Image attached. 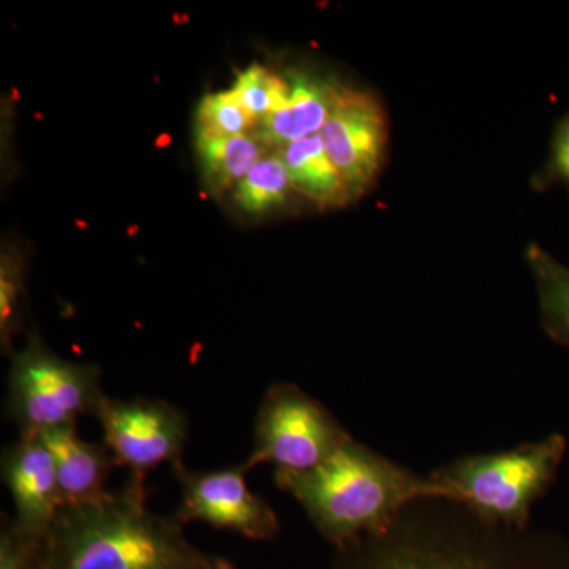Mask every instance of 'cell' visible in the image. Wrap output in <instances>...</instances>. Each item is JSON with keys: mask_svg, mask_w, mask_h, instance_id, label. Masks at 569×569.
I'll return each instance as SVG.
<instances>
[{"mask_svg": "<svg viewBox=\"0 0 569 569\" xmlns=\"http://www.w3.org/2000/svg\"><path fill=\"white\" fill-rule=\"evenodd\" d=\"M43 569H230L198 549L174 516L148 507L146 479L132 477L91 503L62 507L41 545Z\"/></svg>", "mask_w": 569, "mask_h": 569, "instance_id": "cell-1", "label": "cell"}, {"mask_svg": "<svg viewBox=\"0 0 569 569\" xmlns=\"http://www.w3.org/2000/svg\"><path fill=\"white\" fill-rule=\"evenodd\" d=\"M274 481L301 505L318 533L340 550L366 538L388 537L413 501L448 498L432 478L397 466L353 437L321 466L305 473H274Z\"/></svg>", "mask_w": 569, "mask_h": 569, "instance_id": "cell-2", "label": "cell"}, {"mask_svg": "<svg viewBox=\"0 0 569 569\" xmlns=\"http://www.w3.org/2000/svg\"><path fill=\"white\" fill-rule=\"evenodd\" d=\"M567 455V438L552 433L509 451L466 456L430 475L485 526L523 531L531 508L556 482Z\"/></svg>", "mask_w": 569, "mask_h": 569, "instance_id": "cell-3", "label": "cell"}, {"mask_svg": "<svg viewBox=\"0 0 569 569\" xmlns=\"http://www.w3.org/2000/svg\"><path fill=\"white\" fill-rule=\"evenodd\" d=\"M103 396L99 367L52 353L39 336L11 355L6 413L22 438L77 426L78 419L93 415Z\"/></svg>", "mask_w": 569, "mask_h": 569, "instance_id": "cell-4", "label": "cell"}, {"mask_svg": "<svg viewBox=\"0 0 569 569\" xmlns=\"http://www.w3.org/2000/svg\"><path fill=\"white\" fill-rule=\"evenodd\" d=\"M335 415L291 383L269 387L258 408L253 448L242 466H274V473L312 470L350 440Z\"/></svg>", "mask_w": 569, "mask_h": 569, "instance_id": "cell-5", "label": "cell"}, {"mask_svg": "<svg viewBox=\"0 0 569 569\" xmlns=\"http://www.w3.org/2000/svg\"><path fill=\"white\" fill-rule=\"evenodd\" d=\"M92 417L102 427L104 447L132 477L146 479L153 468L182 460L190 422L186 411L168 400L104 395Z\"/></svg>", "mask_w": 569, "mask_h": 569, "instance_id": "cell-6", "label": "cell"}, {"mask_svg": "<svg viewBox=\"0 0 569 569\" xmlns=\"http://www.w3.org/2000/svg\"><path fill=\"white\" fill-rule=\"evenodd\" d=\"M171 470L181 488V501L173 516L182 526L208 523L253 541H271L279 535L274 508L249 488V471L242 463L223 470L194 471L181 460Z\"/></svg>", "mask_w": 569, "mask_h": 569, "instance_id": "cell-7", "label": "cell"}, {"mask_svg": "<svg viewBox=\"0 0 569 569\" xmlns=\"http://www.w3.org/2000/svg\"><path fill=\"white\" fill-rule=\"evenodd\" d=\"M320 137L350 200L365 197L380 174L388 148L387 112L377 97L346 86Z\"/></svg>", "mask_w": 569, "mask_h": 569, "instance_id": "cell-8", "label": "cell"}, {"mask_svg": "<svg viewBox=\"0 0 569 569\" xmlns=\"http://www.w3.org/2000/svg\"><path fill=\"white\" fill-rule=\"evenodd\" d=\"M351 569H569V561L550 553L511 557L456 539H378Z\"/></svg>", "mask_w": 569, "mask_h": 569, "instance_id": "cell-9", "label": "cell"}, {"mask_svg": "<svg viewBox=\"0 0 569 569\" xmlns=\"http://www.w3.org/2000/svg\"><path fill=\"white\" fill-rule=\"evenodd\" d=\"M0 473L13 500V526L43 541L63 507L50 451L39 437H20L3 449Z\"/></svg>", "mask_w": 569, "mask_h": 569, "instance_id": "cell-10", "label": "cell"}, {"mask_svg": "<svg viewBox=\"0 0 569 569\" xmlns=\"http://www.w3.org/2000/svg\"><path fill=\"white\" fill-rule=\"evenodd\" d=\"M288 99L274 114L258 126L257 137L271 148L318 134L335 110L346 84L318 71L288 69Z\"/></svg>", "mask_w": 569, "mask_h": 569, "instance_id": "cell-11", "label": "cell"}, {"mask_svg": "<svg viewBox=\"0 0 569 569\" xmlns=\"http://www.w3.org/2000/svg\"><path fill=\"white\" fill-rule=\"evenodd\" d=\"M39 438L54 462L63 507L91 503L108 492V479L118 463L103 441L84 440L77 426L48 430Z\"/></svg>", "mask_w": 569, "mask_h": 569, "instance_id": "cell-12", "label": "cell"}, {"mask_svg": "<svg viewBox=\"0 0 569 569\" xmlns=\"http://www.w3.org/2000/svg\"><path fill=\"white\" fill-rule=\"evenodd\" d=\"M296 192L323 209L343 208L350 194L342 176L326 152L320 133L279 149Z\"/></svg>", "mask_w": 569, "mask_h": 569, "instance_id": "cell-13", "label": "cell"}, {"mask_svg": "<svg viewBox=\"0 0 569 569\" xmlns=\"http://www.w3.org/2000/svg\"><path fill=\"white\" fill-rule=\"evenodd\" d=\"M198 164L203 173L206 187L213 194L236 189L252 171L254 164L269 153L257 133L238 137H213L197 133Z\"/></svg>", "mask_w": 569, "mask_h": 569, "instance_id": "cell-14", "label": "cell"}, {"mask_svg": "<svg viewBox=\"0 0 569 569\" xmlns=\"http://www.w3.org/2000/svg\"><path fill=\"white\" fill-rule=\"evenodd\" d=\"M526 261L538 291L539 318L553 342L569 348V266L530 242Z\"/></svg>", "mask_w": 569, "mask_h": 569, "instance_id": "cell-15", "label": "cell"}, {"mask_svg": "<svg viewBox=\"0 0 569 569\" xmlns=\"http://www.w3.org/2000/svg\"><path fill=\"white\" fill-rule=\"evenodd\" d=\"M293 189L282 156L266 153L234 189V203L247 213H264L282 208Z\"/></svg>", "mask_w": 569, "mask_h": 569, "instance_id": "cell-16", "label": "cell"}, {"mask_svg": "<svg viewBox=\"0 0 569 569\" xmlns=\"http://www.w3.org/2000/svg\"><path fill=\"white\" fill-rule=\"evenodd\" d=\"M230 89L239 102L244 104L257 126L279 111L288 99V81L284 74L276 73L260 63H252L238 71Z\"/></svg>", "mask_w": 569, "mask_h": 569, "instance_id": "cell-17", "label": "cell"}, {"mask_svg": "<svg viewBox=\"0 0 569 569\" xmlns=\"http://www.w3.org/2000/svg\"><path fill=\"white\" fill-rule=\"evenodd\" d=\"M253 126L257 122L231 89L208 93L198 104L197 133L238 137L250 133Z\"/></svg>", "mask_w": 569, "mask_h": 569, "instance_id": "cell-18", "label": "cell"}, {"mask_svg": "<svg viewBox=\"0 0 569 569\" xmlns=\"http://www.w3.org/2000/svg\"><path fill=\"white\" fill-rule=\"evenodd\" d=\"M22 293L24 283L18 258L3 254L0 268V340L3 351H10L13 337L21 328Z\"/></svg>", "mask_w": 569, "mask_h": 569, "instance_id": "cell-19", "label": "cell"}, {"mask_svg": "<svg viewBox=\"0 0 569 569\" xmlns=\"http://www.w3.org/2000/svg\"><path fill=\"white\" fill-rule=\"evenodd\" d=\"M41 545L20 533L7 518L0 529V569H43Z\"/></svg>", "mask_w": 569, "mask_h": 569, "instance_id": "cell-20", "label": "cell"}, {"mask_svg": "<svg viewBox=\"0 0 569 569\" xmlns=\"http://www.w3.org/2000/svg\"><path fill=\"white\" fill-rule=\"evenodd\" d=\"M556 183H561L569 190V111L553 130L548 162L535 181L539 190Z\"/></svg>", "mask_w": 569, "mask_h": 569, "instance_id": "cell-21", "label": "cell"}, {"mask_svg": "<svg viewBox=\"0 0 569 569\" xmlns=\"http://www.w3.org/2000/svg\"><path fill=\"white\" fill-rule=\"evenodd\" d=\"M230 569H238V568H236L234 565H233V567H231Z\"/></svg>", "mask_w": 569, "mask_h": 569, "instance_id": "cell-22", "label": "cell"}]
</instances>
